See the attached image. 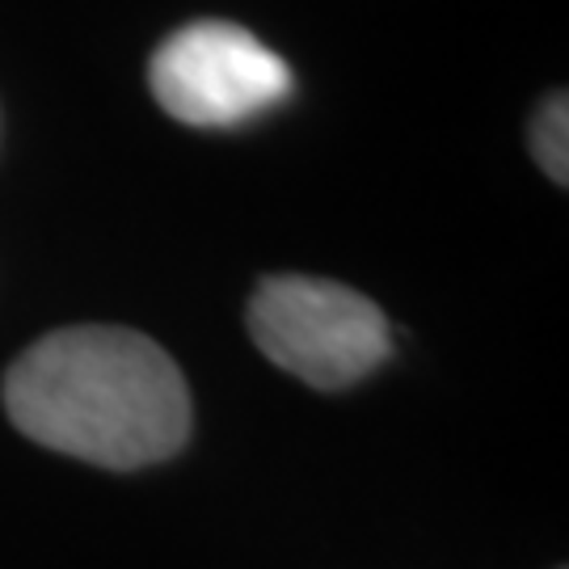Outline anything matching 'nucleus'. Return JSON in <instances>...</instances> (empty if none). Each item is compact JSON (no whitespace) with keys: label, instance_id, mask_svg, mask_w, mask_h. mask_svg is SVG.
I'll use <instances>...</instances> for the list:
<instances>
[{"label":"nucleus","instance_id":"f257e3e1","mask_svg":"<svg viewBox=\"0 0 569 569\" xmlns=\"http://www.w3.org/2000/svg\"><path fill=\"white\" fill-rule=\"evenodd\" d=\"M4 409L26 439L102 468L161 465L190 435L178 363L122 326L39 338L4 371Z\"/></svg>","mask_w":569,"mask_h":569},{"label":"nucleus","instance_id":"f03ea898","mask_svg":"<svg viewBox=\"0 0 569 569\" xmlns=\"http://www.w3.org/2000/svg\"><path fill=\"white\" fill-rule=\"evenodd\" d=\"M249 333L274 367L312 388H350L388 359V321L363 291L308 274L262 279Z\"/></svg>","mask_w":569,"mask_h":569},{"label":"nucleus","instance_id":"7ed1b4c3","mask_svg":"<svg viewBox=\"0 0 569 569\" xmlns=\"http://www.w3.org/2000/svg\"><path fill=\"white\" fill-rule=\"evenodd\" d=\"M152 98L186 127H237L291 93V68L237 21H190L148 63Z\"/></svg>","mask_w":569,"mask_h":569},{"label":"nucleus","instance_id":"20e7f679","mask_svg":"<svg viewBox=\"0 0 569 569\" xmlns=\"http://www.w3.org/2000/svg\"><path fill=\"white\" fill-rule=\"evenodd\" d=\"M531 152L540 169L549 173L557 186L569 182V102L566 93H552L545 98V106L536 110L531 122Z\"/></svg>","mask_w":569,"mask_h":569}]
</instances>
